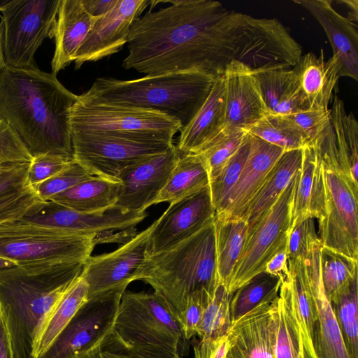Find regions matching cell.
<instances>
[{
	"label": "cell",
	"mask_w": 358,
	"mask_h": 358,
	"mask_svg": "<svg viewBox=\"0 0 358 358\" xmlns=\"http://www.w3.org/2000/svg\"><path fill=\"white\" fill-rule=\"evenodd\" d=\"M155 222L115 250L90 256L81 276L88 287V298L115 289H126L146 257L148 242ZM87 298V299H88Z\"/></svg>",
	"instance_id": "obj_15"
},
{
	"label": "cell",
	"mask_w": 358,
	"mask_h": 358,
	"mask_svg": "<svg viewBox=\"0 0 358 358\" xmlns=\"http://www.w3.org/2000/svg\"><path fill=\"white\" fill-rule=\"evenodd\" d=\"M15 266H17V264L15 262L0 256V270Z\"/></svg>",
	"instance_id": "obj_58"
},
{
	"label": "cell",
	"mask_w": 358,
	"mask_h": 358,
	"mask_svg": "<svg viewBox=\"0 0 358 358\" xmlns=\"http://www.w3.org/2000/svg\"><path fill=\"white\" fill-rule=\"evenodd\" d=\"M350 358H358V278L350 289L331 303Z\"/></svg>",
	"instance_id": "obj_42"
},
{
	"label": "cell",
	"mask_w": 358,
	"mask_h": 358,
	"mask_svg": "<svg viewBox=\"0 0 358 358\" xmlns=\"http://www.w3.org/2000/svg\"><path fill=\"white\" fill-rule=\"evenodd\" d=\"M331 124L341 173L358 185V123L352 113H347L343 101L334 96Z\"/></svg>",
	"instance_id": "obj_33"
},
{
	"label": "cell",
	"mask_w": 358,
	"mask_h": 358,
	"mask_svg": "<svg viewBox=\"0 0 358 358\" xmlns=\"http://www.w3.org/2000/svg\"><path fill=\"white\" fill-rule=\"evenodd\" d=\"M71 162L52 155L34 157L28 170L29 184L34 187L51 178Z\"/></svg>",
	"instance_id": "obj_50"
},
{
	"label": "cell",
	"mask_w": 358,
	"mask_h": 358,
	"mask_svg": "<svg viewBox=\"0 0 358 358\" xmlns=\"http://www.w3.org/2000/svg\"><path fill=\"white\" fill-rule=\"evenodd\" d=\"M320 271L326 294L334 303L350 289L358 278V260L322 246Z\"/></svg>",
	"instance_id": "obj_37"
},
{
	"label": "cell",
	"mask_w": 358,
	"mask_h": 358,
	"mask_svg": "<svg viewBox=\"0 0 358 358\" xmlns=\"http://www.w3.org/2000/svg\"><path fill=\"white\" fill-rule=\"evenodd\" d=\"M209 182L208 172L197 154L180 155L166 185L152 205L180 200L208 187Z\"/></svg>",
	"instance_id": "obj_35"
},
{
	"label": "cell",
	"mask_w": 358,
	"mask_h": 358,
	"mask_svg": "<svg viewBox=\"0 0 358 358\" xmlns=\"http://www.w3.org/2000/svg\"><path fill=\"white\" fill-rule=\"evenodd\" d=\"M264 272L277 277L282 281L285 280L289 272L287 245L268 261L264 268Z\"/></svg>",
	"instance_id": "obj_52"
},
{
	"label": "cell",
	"mask_w": 358,
	"mask_h": 358,
	"mask_svg": "<svg viewBox=\"0 0 358 358\" xmlns=\"http://www.w3.org/2000/svg\"><path fill=\"white\" fill-rule=\"evenodd\" d=\"M0 358H13L8 333L0 313Z\"/></svg>",
	"instance_id": "obj_55"
},
{
	"label": "cell",
	"mask_w": 358,
	"mask_h": 358,
	"mask_svg": "<svg viewBox=\"0 0 358 358\" xmlns=\"http://www.w3.org/2000/svg\"><path fill=\"white\" fill-rule=\"evenodd\" d=\"M29 163L3 164L0 171V208L33 189L28 180Z\"/></svg>",
	"instance_id": "obj_44"
},
{
	"label": "cell",
	"mask_w": 358,
	"mask_h": 358,
	"mask_svg": "<svg viewBox=\"0 0 358 358\" xmlns=\"http://www.w3.org/2000/svg\"><path fill=\"white\" fill-rule=\"evenodd\" d=\"M213 220L173 247L146 257L134 275L166 300L176 319L192 293L212 292L218 285Z\"/></svg>",
	"instance_id": "obj_5"
},
{
	"label": "cell",
	"mask_w": 358,
	"mask_h": 358,
	"mask_svg": "<svg viewBox=\"0 0 358 358\" xmlns=\"http://www.w3.org/2000/svg\"><path fill=\"white\" fill-rule=\"evenodd\" d=\"M338 2L346 5L349 8V17L351 22L357 24L358 21V1L357 0H341Z\"/></svg>",
	"instance_id": "obj_56"
},
{
	"label": "cell",
	"mask_w": 358,
	"mask_h": 358,
	"mask_svg": "<svg viewBox=\"0 0 358 358\" xmlns=\"http://www.w3.org/2000/svg\"><path fill=\"white\" fill-rule=\"evenodd\" d=\"M87 13L94 17H99L111 10L118 0H80Z\"/></svg>",
	"instance_id": "obj_54"
},
{
	"label": "cell",
	"mask_w": 358,
	"mask_h": 358,
	"mask_svg": "<svg viewBox=\"0 0 358 358\" xmlns=\"http://www.w3.org/2000/svg\"><path fill=\"white\" fill-rule=\"evenodd\" d=\"M6 66L3 53V24L0 22V70Z\"/></svg>",
	"instance_id": "obj_57"
},
{
	"label": "cell",
	"mask_w": 358,
	"mask_h": 358,
	"mask_svg": "<svg viewBox=\"0 0 358 358\" xmlns=\"http://www.w3.org/2000/svg\"><path fill=\"white\" fill-rule=\"evenodd\" d=\"M150 3L148 0H118L111 10L98 17L76 53V69L118 52L127 43L132 24Z\"/></svg>",
	"instance_id": "obj_19"
},
{
	"label": "cell",
	"mask_w": 358,
	"mask_h": 358,
	"mask_svg": "<svg viewBox=\"0 0 358 358\" xmlns=\"http://www.w3.org/2000/svg\"><path fill=\"white\" fill-rule=\"evenodd\" d=\"M179 156L173 144L165 152L124 170L117 179L122 188L113 208L126 213L145 211L164 188Z\"/></svg>",
	"instance_id": "obj_18"
},
{
	"label": "cell",
	"mask_w": 358,
	"mask_h": 358,
	"mask_svg": "<svg viewBox=\"0 0 358 358\" xmlns=\"http://www.w3.org/2000/svg\"><path fill=\"white\" fill-rule=\"evenodd\" d=\"M245 131L284 151L303 149L309 143L303 133L286 115L269 113Z\"/></svg>",
	"instance_id": "obj_39"
},
{
	"label": "cell",
	"mask_w": 358,
	"mask_h": 358,
	"mask_svg": "<svg viewBox=\"0 0 358 358\" xmlns=\"http://www.w3.org/2000/svg\"><path fill=\"white\" fill-rule=\"evenodd\" d=\"M303 149L285 151L267 174L241 219L252 229L271 208L293 177L300 171Z\"/></svg>",
	"instance_id": "obj_29"
},
{
	"label": "cell",
	"mask_w": 358,
	"mask_h": 358,
	"mask_svg": "<svg viewBox=\"0 0 358 358\" xmlns=\"http://www.w3.org/2000/svg\"><path fill=\"white\" fill-rule=\"evenodd\" d=\"M249 153L238 181L215 210V216L241 219L267 174L285 152L252 135Z\"/></svg>",
	"instance_id": "obj_22"
},
{
	"label": "cell",
	"mask_w": 358,
	"mask_h": 358,
	"mask_svg": "<svg viewBox=\"0 0 358 358\" xmlns=\"http://www.w3.org/2000/svg\"><path fill=\"white\" fill-rule=\"evenodd\" d=\"M71 140L74 161L92 176L112 180H118L128 167L164 153L173 145V141L134 140L91 133H71Z\"/></svg>",
	"instance_id": "obj_13"
},
{
	"label": "cell",
	"mask_w": 358,
	"mask_h": 358,
	"mask_svg": "<svg viewBox=\"0 0 358 358\" xmlns=\"http://www.w3.org/2000/svg\"><path fill=\"white\" fill-rule=\"evenodd\" d=\"M277 300L262 302L231 322L226 338V358H273Z\"/></svg>",
	"instance_id": "obj_20"
},
{
	"label": "cell",
	"mask_w": 358,
	"mask_h": 358,
	"mask_svg": "<svg viewBox=\"0 0 358 358\" xmlns=\"http://www.w3.org/2000/svg\"><path fill=\"white\" fill-rule=\"evenodd\" d=\"M320 24L332 47L333 57L341 64L339 77L358 80L357 25L340 15L330 0H296Z\"/></svg>",
	"instance_id": "obj_24"
},
{
	"label": "cell",
	"mask_w": 358,
	"mask_h": 358,
	"mask_svg": "<svg viewBox=\"0 0 358 358\" xmlns=\"http://www.w3.org/2000/svg\"><path fill=\"white\" fill-rule=\"evenodd\" d=\"M127 350L111 333L94 348L73 358H124Z\"/></svg>",
	"instance_id": "obj_51"
},
{
	"label": "cell",
	"mask_w": 358,
	"mask_h": 358,
	"mask_svg": "<svg viewBox=\"0 0 358 358\" xmlns=\"http://www.w3.org/2000/svg\"><path fill=\"white\" fill-rule=\"evenodd\" d=\"M145 211L131 213L112 208L103 213H85L51 200L41 201L21 219L81 236H97L110 230L127 229L141 222Z\"/></svg>",
	"instance_id": "obj_16"
},
{
	"label": "cell",
	"mask_w": 358,
	"mask_h": 358,
	"mask_svg": "<svg viewBox=\"0 0 358 358\" xmlns=\"http://www.w3.org/2000/svg\"><path fill=\"white\" fill-rule=\"evenodd\" d=\"M314 219L306 218L289 231L287 243L288 259L306 258L313 250L322 246Z\"/></svg>",
	"instance_id": "obj_46"
},
{
	"label": "cell",
	"mask_w": 358,
	"mask_h": 358,
	"mask_svg": "<svg viewBox=\"0 0 358 358\" xmlns=\"http://www.w3.org/2000/svg\"><path fill=\"white\" fill-rule=\"evenodd\" d=\"M224 120L225 87L223 76H220L201 107L180 130L176 145L179 154L196 153L223 129Z\"/></svg>",
	"instance_id": "obj_27"
},
{
	"label": "cell",
	"mask_w": 358,
	"mask_h": 358,
	"mask_svg": "<svg viewBox=\"0 0 358 358\" xmlns=\"http://www.w3.org/2000/svg\"><path fill=\"white\" fill-rule=\"evenodd\" d=\"M270 113L289 115L305 110L294 69L253 73Z\"/></svg>",
	"instance_id": "obj_32"
},
{
	"label": "cell",
	"mask_w": 358,
	"mask_h": 358,
	"mask_svg": "<svg viewBox=\"0 0 358 358\" xmlns=\"http://www.w3.org/2000/svg\"><path fill=\"white\" fill-rule=\"evenodd\" d=\"M115 289L88 298L50 345L37 358H73L112 333L121 297Z\"/></svg>",
	"instance_id": "obj_14"
},
{
	"label": "cell",
	"mask_w": 358,
	"mask_h": 358,
	"mask_svg": "<svg viewBox=\"0 0 358 358\" xmlns=\"http://www.w3.org/2000/svg\"><path fill=\"white\" fill-rule=\"evenodd\" d=\"M215 213L209 186L170 203L162 216L155 221L146 257L168 250L189 238L211 222Z\"/></svg>",
	"instance_id": "obj_17"
},
{
	"label": "cell",
	"mask_w": 358,
	"mask_h": 358,
	"mask_svg": "<svg viewBox=\"0 0 358 358\" xmlns=\"http://www.w3.org/2000/svg\"><path fill=\"white\" fill-rule=\"evenodd\" d=\"M98 17L90 15L80 0H60L57 19L50 37L55 38L52 73L56 75L71 62Z\"/></svg>",
	"instance_id": "obj_25"
},
{
	"label": "cell",
	"mask_w": 358,
	"mask_h": 358,
	"mask_svg": "<svg viewBox=\"0 0 358 358\" xmlns=\"http://www.w3.org/2000/svg\"><path fill=\"white\" fill-rule=\"evenodd\" d=\"M112 334L127 349L151 347L178 353L182 339L178 322L166 300L152 292H124Z\"/></svg>",
	"instance_id": "obj_7"
},
{
	"label": "cell",
	"mask_w": 358,
	"mask_h": 358,
	"mask_svg": "<svg viewBox=\"0 0 358 358\" xmlns=\"http://www.w3.org/2000/svg\"><path fill=\"white\" fill-rule=\"evenodd\" d=\"M286 116L294 122L309 142L331 124L330 108L301 110Z\"/></svg>",
	"instance_id": "obj_49"
},
{
	"label": "cell",
	"mask_w": 358,
	"mask_h": 358,
	"mask_svg": "<svg viewBox=\"0 0 358 358\" xmlns=\"http://www.w3.org/2000/svg\"><path fill=\"white\" fill-rule=\"evenodd\" d=\"M78 95L56 75L36 67L0 70V117L19 135L31 156L74 161L71 115Z\"/></svg>",
	"instance_id": "obj_2"
},
{
	"label": "cell",
	"mask_w": 358,
	"mask_h": 358,
	"mask_svg": "<svg viewBox=\"0 0 358 358\" xmlns=\"http://www.w3.org/2000/svg\"><path fill=\"white\" fill-rule=\"evenodd\" d=\"M225 87V120L223 129L245 131L270 112L254 74L231 60L223 73Z\"/></svg>",
	"instance_id": "obj_23"
},
{
	"label": "cell",
	"mask_w": 358,
	"mask_h": 358,
	"mask_svg": "<svg viewBox=\"0 0 358 358\" xmlns=\"http://www.w3.org/2000/svg\"><path fill=\"white\" fill-rule=\"evenodd\" d=\"M71 133L103 134L141 141H173L181 130L177 120L158 112L94 102L77 97L71 115Z\"/></svg>",
	"instance_id": "obj_8"
},
{
	"label": "cell",
	"mask_w": 358,
	"mask_h": 358,
	"mask_svg": "<svg viewBox=\"0 0 358 358\" xmlns=\"http://www.w3.org/2000/svg\"><path fill=\"white\" fill-rule=\"evenodd\" d=\"M215 78L197 71L129 80L99 78L78 96L90 101L156 111L179 122L182 129L204 103Z\"/></svg>",
	"instance_id": "obj_4"
},
{
	"label": "cell",
	"mask_w": 358,
	"mask_h": 358,
	"mask_svg": "<svg viewBox=\"0 0 358 358\" xmlns=\"http://www.w3.org/2000/svg\"><path fill=\"white\" fill-rule=\"evenodd\" d=\"M83 265H23L0 270V313L13 358H36V344L46 322L81 275Z\"/></svg>",
	"instance_id": "obj_3"
},
{
	"label": "cell",
	"mask_w": 358,
	"mask_h": 358,
	"mask_svg": "<svg viewBox=\"0 0 358 358\" xmlns=\"http://www.w3.org/2000/svg\"><path fill=\"white\" fill-rule=\"evenodd\" d=\"M293 69L298 78L304 110L328 109L340 78L338 59L332 56L326 60L321 49L319 56L313 52L301 56Z\"/></svg>",
	"instance_id": "obj_26"
},
{
	"label": "cell",
	"mask_w": 358,
	"mask_h": 358,
	"mask_svg": "<svg viewBox=\"0 0 358 358\" xmlns=\"http://www.w3.org/2000/svg\"><path fill=\"white\" fill-rule=\"evenodd\" d=\"M299 171L271 208L248 231L239 259L227 291L232 294L259 273L287 243L292 204Z\"/></svg>",
	"instance_id": "obj_10"
},
{
	"label": "cell",
	"mask_w": 358,
	"mask_h": 358,
	"mask_svg": "<svg viewBox=\"0 0 358 358\" xmlns=\"http://www.w3.org/2000/svg\"><path fill=\"white\" fill-rule=\"evenodd\" d=\"M170 3L132 24L123 67L150 76L191 71L222 76L244 14L212 0Z\"/></svg>",
	"instance_id": "obj_1"
},
{
	"label": "cell",
	"mask_w": 358,
	"mask_h": 358,
	"mask_svg": "<svg viewBox=\"0 0 358 358\" xmlns=\"http://www.w3.org/2000/svg\"><path fill=\"white\" fill-rule=\"evenodd\" d=\"M124 358H181L178 353L151 347L133 348L127 350Z\"/></svg>",
	"instance_id": "obj_53"
},
{
	"label": "cell",
	"mask_w": 358,
	"mask_h": 358,
	"mask_svg": "<svg viewBox=\"0 0 358 358\" xmlns=\"http://www.w3.org/2000/svg\"><path fill=\"white\" fill-rule=\"evenodd\" d=\"M250 134L247 135L238 150L220 172L209 182L212 203L216 210L238 180L246 162L250 146Z\"/></svg>",
	"instance_id": "obj_43"
},
{
	"label": "cell",
	"mask_w": 358,
	"mask_h": 358,
	"mask_svg": "<svg viewBox=\"0 0 358 358\" xmlns=\"http://www.w3.org/2000/svg\"><path fill=\"white\" fill-rule=\"evenodd\" d=\"M96 236H81L23 220L0 224V256L17 266L85 263Z\"/></svg>",
	"instance_id": "obj_6"
},
{
	"label": "cell",
	"mask_w": 358,
	"mask_h": 358,
	"mask_svg": "<svg viewBox=\"0 0 358 358\" xmlns=\"http://www.w3.org/2000/svg\"><path fill=\"white\" fill-rule=\"evenodd\" d=\"M2 166H3V164H0V171H1V168H2Z\"/></svg>",
	"instance_id": "obj_60"
},
{
	"label": "cell",
	"mask_w": 358,
	"mask_h": 358,
	"mask_svg": "<svg viewBox=\"0 0 358 358\" xmlns=\"http://www.w3.org/2000/svg\"><path fill=\"white\" fill-rule=\"evenodd\" d=\"M87 298L88 287L80 275L61 299L46 322L36 344V358L50 345Z\"/></svg>",
	"instance_id": "obj_38"
},
{
	"label": "cell",
	"mask_w": 358,
	"mask_h": 358,
	"mask_svg": "<svg viewBox=\"0 0 358 358\" xmlns=\"http://www.w3.org/2000/svg\"><path fill=\"white\" fill-rule=\"evenodd\" d=\"M247 132L243 129H223L196 153L203 162L210 181L238 150Z\"/></svg>",
	"instance_id": "obj_41"
},
{
	"label": "cell",
	"mask_w": 358,
	"mask_h": 358,
	"mask_svg": "<svg viewBox=\"0 0 358 358\" xmlns=\"http://www.w3.org/2000/svg\"><path fill=\"white\" fill-rule=\"evenodd\" d=\"M122 184L92 176L50 200L85 213H103L112 209L120 195Z\"/></svg>",
	"instance_id": "obj_31"
},
{
	"label": "cell",
	"mask_w": 358,
	"mask_h": 358,
	"mask_svg": "<svg viewBox=\"0 0 358 358\" xmlns=\"http://www.w3.org/2000/svg\"><path fill=\"white\" fill-rule=\"evenodd\" d=\"M301 56V45L278 20L244 14L237 31L232 60L257 73L292 69Z\"/></svg>",
	"instance_id": "obj_9"
},
{
	"label": "cell",
	"mask_w": 358,
	"mask_h": 358,
	"mask_svg": "<svg viewBox=\"0 0 358 358\" xmlns=\"http://www.w3.org/2000/svg\"><path fill=\"white\" fill-rule=\"evenodd\" d=\"M231 294L218 284L209 295L208 303L199 323L194 345V358H211L224 341L231 324L229 303Z\"/></svg>",
	"instance_id": "obj_30"
},
{
	"label": "cell",
	"mask_w": 358,
	"mask_h": 358,
	"mask_svg": "<svg viewBox=\"0 0 358 358\" xmlns=\"http://www.w3.org/2000/svg\"><path fill=\"white\" fill-rule=\"evenodd\" d=\"M324 186L321 161L310 145L303 149L301 168L291 210L290 228L308 217L318 219L323 203Z\"/></svg>",
	"instance_id": "obj_28"
},
{
	"label": "cell",
	"mask_w": 358,
	"mask_h": 358,
	"mask_svg": "<svg viewBox=\"0 0 358 358\" xmlns=\"http://www.w3.org/2000/svg\"><path fill=\"white\" fill-rule=\"evenodd\" d=\"M60 0H12L2 10L3 53L7 66L36 67L34 55L50 37Z\"/></svg>",
	"instance_id": "obj_11"
},
{
	"label": "cell",
	"mask_w": 358,
	"mask_h": 358,
	"mask_svg": "<svg viewBox=\"0 0 358 358\" xmlns=\"http://www.w3.org/2000/svg\"><path fill=\"white\" fill-rule=\"evenodd\" d=\"M282 280L261 273L232 293L229 309L231 322L265 301H273L278 297Z\"/></svg>",
	"instance_id": "obj_40"
},
{
	"label": "cell",
	"mask_w": 358,
	"mask_h": 358,
	"mask_svg": "<svg viewBox=\"0 0 358 358\" xmlns=\"http://www.w3.org/2000/svg\"><path fill=\"white\" fill-rule=\"evenodd\" d=\"M32 159L19 135L0 117V164L31 162Z\"/></svg>",
	"instance_id": "obj_48"
},
{
	"label": "cell",
	"mask_w": 358,
	"mask_h": 358,
	"mask_svg": "<svg viewBox=\"0 0 358 358\" xmlns=\"http://www.w3.org/2000/svg\"><path fill=\"white\" fill-rule=\"evenodd\" d=\"M92 176L87 170L74 161L51 178L32 187L45 201Z\"/></svg>",
	"instance_id": "obj_45"
},
{
	"label": "cell",
	"mask_w": 358,
	"mask_h": 358,
	"mask_svg": "<svg viewBox=\"0 0 358 358\" xmlns=\"http://www.w3.org/2000/svg\"><path fill=\"white\" fill-rule=\"evenodd\" d=\"M321 164L324 196L317 220L322 245L358 260V185Z\"/></svg>",
	"instance_id": "obj_12"
},
{
	"label": "cell",
	"mask_w": 358,
	"mask_h": 358,
	"mask_svg": "<svg viewBox=\"0 0 358 358\" xmlns=\"http://www.w3.org/2000/svg\"><path fill=\"white\" fill-rule=\"evenodd\" d=\"M213 222L217 282L227 289L241 254L248 226L243 219L214 216Z\"/></svg>",
	"instance_id": "obj_34"
},
{
	"label": "cell",
	"mask_w": 358,
	"mask_h": 358,
	"mask_svg": "<svg viewBox=\"0 0 358 358\" xmlns=\"http://www.w3.org/2000/svg\"><path fill=\"white\" fill-rule=\"evenodd\" d=\"M304 259L315 318L313 340L316 358H350L331 301L323 286L320 250Z\"/></svg>",
	"instance_id": "obj_21"
},
{
	"label": "cell",
	"mask_w": 358,
	"mask_h": 358,
	"mask_svg": "<svg viewBox=\"0 0 358 358\" xmlns=\"http://www.w3.org/2000/svg\"><path fill=\"white\" fill-rule=\"evenodd\" d=\"M210 293L202 289L194 292L187 297L182 311L177 317L185 341H188L196 336Z\"/></svg>",
	"instance_id": "obj_47"
},
{
	"label": "cell",
	"mask_w": 358,
	"mask_h": 358,
	"mask_svg": "<svg viewBox=\"0 0 358 358\" xmlns=\"http://www.w3.org/2000/svg\"><path fill=\"white\" fill-rule=\"evenodd\" d=\"M12 0H0V11L2 10L11 2Z\"/></svg>",
	"instance_id": "obj_59"
},
{
	"label": "cell",
	"mask_w": 358,
	"mask_h": 358,
	"mask_svg": "<svg viewBox=\"0 0 358 358\" xmlns=\"http://www.w3.org/2000/svg\"><path fill=\"white\" fill-rule=\"evenodd\" d=\"M278 327L273 358H302V339L288 280L280 285L277 300Z\"/></svg>",
	"instance_id": "obj_36"
}]
</instances>
